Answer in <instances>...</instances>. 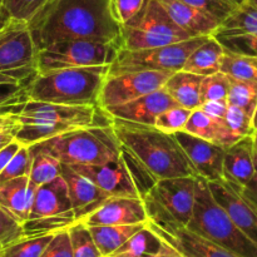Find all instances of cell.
<instances>
[{"label":"cell","instance_id":"obj_1","mask_svg":"<svg viewBox=\"0 0 257 257\" xmlns=\"http://www.w3.org/2000/svg\"><path fill=\"white\" fill-rule=\"evenodd\" d=\"M28 25L38 50L63 39L119 42L120 38V25L112 17L109 0H49Z\"/></svg>","mask_w":257,"mask_h":257},{"label":"cell","instance_id":"obj_2","mask_svg":"<svg viewBox=\"0 0 257 257\" xmlns=\"http://www.w3.org/2000/svg\"><path fill=\"white\" fill-rule=\"evenodd\" d=\"M113 130L120 145L132 151L158 181L176 177H198L173 133L156 125L113 118Z\"/></svg>","mask_w":257,"mask_h":257},{"label":"cell","instance_id":"obj_3","mask_svg":"<svg viewBox=\"0 0 257 257\" xmlns=\"http://www.w3.org/2000/svg\"><path fill=\"white\" fill-rule=\"evenodd\" d=\"M17 141L23 146L88 127H109L113 117L99 105H65L29 99L19 112Z\"/></svg>","mask_w":257,"mask_h":257},{"label":"cell","instance_id":"obj_4","mask_svg":"<svg viewBox=\"0 0 257 257\" xmlns=\"http://www.w3.org/2000/svg\"><path fill=\"white\" fill-rule=\"evenodd\" d=\"M109 67L64 68L39 73L29 89V99L65 105H99Z\"/></svg>","mask_w":257,"mask_h":257},{"label":"cell","instance_id":"obj_5","mask_svg":"<svg viewBox=\"0 0 257 257\" xmlns=\"http://www.w3.org/2000/svg\"><path fill=\"white\" fill-rule=\"evenodd\" d=\"M187 228L235 256L257 257L256 243L236 226L222 206L218 205L208 181L200 176L196 177L195 207Z\"/></svg>","mask_w":257,"mask_h":257},{"label":"cell","instance_id":"obj_6","mask_svg":"<svg viewBox=\"0 0 257 257\" xmlns=\"http://www.w3.org/2000/svg\"><path fill=\"white\" fill-rule=\"evenodd\" d=\"M30 148L50 153L64 165H102L119 158L120 142L109 125L70 131Z\"/></svg>","mask_w":257,"mask_h":257},{"label":"cell","instance_id":"obj_7","mask_svg":"<svg viewBox=\"0 0 257 257\" xmlns=\"http://www.w3.org/2000/svg\"><path fill=\"white\" fill-rule=\"evenodd\" d=\"M178 27L158 0H146L142 9L125 24L120 25V48L127 50L163 47L191 39Z\"/></svg>","mask_w":257,"mask_h":257},{"label":"cell","instance_id":"obj_8","mask_svg":"<svg viewBox=\"0 0 257 257\" xmlns=\"http://www.w3.org/2000/svg\"><path fill=\"white\" fill-rule=\"evenodd\" d=\"M117 40L63 39L53 42L38 50L39 73L64 68L112 65L120 52Z\"/></svg>","mask_w":257,"mask_h":257},{"label":"cell","instance_id":"obj_9","mask_svg":"<svg viewBox=\"0 0 257 257\" xmlns=\"http://www.w3.org/2000/svg\"><path fill=\"white\" fill-rule=\"evenodd\" d=\"M196 177L160 180L143 198L148 220L171 221L187 227L193 215Z\"/></svg>","mask_w":257,"mask_h":257},{"label":"cell","instance_id":"obj_10","mask_svg":"<svg viewBox=\"0 0 257 257\" xmlns=\"http://www.w3.org/2000/svg\"><path fill=\"white\" fill-rule=\"evenodd\" d=\"M210 37H195L175 44L147 49H120L117 59L109 67V74L136 70H162L176 73L182 70L191 53Z\"/></svg>","mask_w":257,"mask_h":257},{"label":"cell","instance_id":"obj_11","mask_svg":"<svg viewBox=\"0 0 257 257\" xmlns=\"http://www.w3.org/2000/svg\"><path fill=\"white\" fill-rule=\"evenodd\" d=\"M172 72L136 70L108 74L99 94L98 104L103 109L125 104L165 87Z\"/></svg>","mask_w":257,"mask_h":257},{"label":"cell","instance_id":"obj_12","mask_svg":"<svg viewBox=\"0 0 257 257\" xmlns=\"http://www.w3.org/2000/svg\"><path fill=\"white\" fill-rule=\"evenodd\" d=\"M38 68V48L27 22L13 19L0 30V72Z\"/></svg>","mask_w":257,"mask_h":257},{"label":"cell","instance_id":"obj_13","mask_svg":"<svg viewBox=\"0 0 257 257\" xmlns=\"http://www.w3.org/2000/svg\"><path fill=\"white\" fill-rule=\"evenodd\" d=\"M147 226L161 240L185 257H237L176 222L148 220Z\"/></svg>","mask_w":257,"mask_h":257},{"label":"cell","instance_id":"obj_14","mask_svg":"<svg viewBox=\"0 0 257 257\" xmlns=\"http://www.w3.org/2000/svg\"><path fill=\"white\" fill-rule=\"evenodd\" d=\"M173 135L200 177L208 182L223 180V158L226 148L186 131H178Z\"/></svg>","mask_w":257,"mask_h":257},{"label":"cell","instance_id":"obj_15","mask_svg":"<svg viewBox=\"0 0 257 257\" xmlns=\"http://www.w3.org/2000/svg\"><path fill=\"white\" fill-rule=\"evenodd\" d=\"M218 205L228 213L238 228L257 245V212L243 197L241 186L226 180L208 182Z\"/></svg>","mask_w":257,"mask_h":257},{"label":"cell","instance_id":"obj_16","mask_svg":"<svg viewBox=\"0 0 257 257\" xmlns=\"http://www.w3.org/2000/svg\"><path fill=\"white\" fill-rule=\"evenodd\" d=\"M72 167L89 178L109 197L141 198L120 156L118 160L102 165H75Z\"/></svg>","mask_w":257,"mask_h":257},{"label":"cell","instance_id":"obj_17","mask_svg":"<svg viewBox=\"0 0 257 257\" xmlns=\"http://www.w3.org/2000/svg\"><path fill=\"white\" fill-rule=\"evenodd\" d=\"M87 226H114L147 223L145 201L133 197H110L94 212L83 218Z\"/></svg>","mask_w":257,"mask_h":257},{"label":"cell","instance_id":"obj_18","mask_svg":"<svg viewBox=\"0 0 257 257\" xmlns=\"http://www.w3.org/2000/svg\"><path fill=\"white\" fill-rule=\"evenodd\" d=\"M178 105L173 98L168 94L165 88L155 90L143 97L128 102L125 104L105 109L113 118L140 123L146 125H155L156 119L162 112L168 108Z\"/></svg>","mask_w":257,"mask_h":257},{"label":"cell","instance_id":"obj_19","mask_svg":"<svg viewBox=\"0 0 257 257\" xmlns=\"http://www.w3.org/2000/svg\"><path fill=\"white\" fill-rule=\"evenodd\" d=\"M62 177L67 182L77 221L83 220L103 205L109 196L103 192L89 178L69 165H62Z\"/></svg>","mask_w":257,"mask_h":257},{"label":"cell","instance_id":"obj_20","mask_svg":"<svg viewBox=\"0 0 257 257\" xmlns=\"http://www.w3.org/2000/svg\"><path fill=\"white\" fill-rule=\"evenodd\" d=\"M38 74V68L0 72V114L24 107L29 100L30 87Z\"/></svg>","mask_w":257,"mask_h":257},{"label":"cell","instance_id":"obj_21","mask_svg":"<svg viewBox=\"0 0 257 257\" xmlns=\"http://www.w3.org/2000/svg\"><path fill=\"white\" fill-rule=\"evenodd\" d=\"M253 136L242 138L226 148L223 158V180L245 187L256 175Z\"/></svg>","mask_w":257,"mask_h":257},{"label":"cell","instance_id":"obj_22","mask_svg":"<svg viewBox=\"0 0 257 257\" xmlns=\"http://www.w3.org/2000/svg\"><path fill=\"white\" fill-rule=\"evenodd\" d=\"M173 22L192 37H212L221 25V20L196 9L181 0H158Z\"/></svg>","mask_w":257,"mask_h":257},{"label":"cell","instance_id":"obj_23","mask_svg":"<svg viewBox=\"0 0 257 257\" xmlns=\"http://www.w3.org/2000/svg\"><path fill=\"white\" fill-rule=\"evenodd\" d=\"M38 186L29 177H18L0 183V206L22 223L32 213Z\"/></svg>","mask_w":257,"mask_h":257},{"label":"cell","instance_id":"obj_24","mask_svg":"<svg viewBox=\"0 0 257 257\" xmlns=\"http://www.w3.org/2000/svg\"><path fill=\"white\" fill-rule=\"evenodd\" d=\"M72 210V200H70L67 182L60 175L52 182L45 183L37 188L29 220L62 215Z\"/></svg>","mask_w":257,"mask_h":257},{"label":"cell","instance_id":"obj_25","mask_svg":"<svg viewBox=\"0 0 257 257\" xmlns=\"http://www.w3.org/2000/svg\"><path fill=\"white\" fill-rule=\"evenodd\" d=\"M183 131L216 143V145L222 146L223 148H228L238 142L227 128L225 119L212 118L207 113L203 112L201 108L192 110V114Z\"/></svg>","mask_w":257,"mask_h":257},{"label":"cell","instance_id":"obj_26","mask_svg":"<svg viewBox=\"0 0 257 257\" xmlns=\"http://www.w3.org/2000/svg\"><path fill=\"white\" fill-rule=\"evenodd\" d=\"M203 78L205 77L202 75L193 74L186 70H178L168 78L163 88L178 105L193 110L202 104L201 84Z\"/></svg>","mask_w":257,"mask_h":257},{"label":"cell","instance_id":"obj_27","mask_svg":"<svg viewBox=\"0 0 257 257\" xmlns=\"http://www.w3.org/2000/svg\"><path fill=\"white\" fill-rule=\"evenodd\" d=\"M223 55H225V48L215 38L210 37L191 53L182 70L202 77H208L221 72Z\"/></svg>","mask_w":257,"mask_h":257},{"label":"cell","instance_id":"obj_28","mask_svg":"<svg viewBox=\"0 0 257 257\" xmlns=\"http://www.w3.org/2000/svg\"><path fill=\"white\" fill-rule=\"evenodd\" d=\"M146 223L138 225H114V226H88L93 238L103 257L112 256L120 246L124 245L137 231L145 227Z\"/></svg>","mask_w":257,"mask_h":257},{"label":"cell","instance_id":"obj_29","mask_svg":"<svg viewBox=\"0 0 257 257\" xmlns=\"http://www.w3.org/2000/svg\"><path fill=\"white\" fill-rule=\"evenodd\" d=\"M162 246L163 241L146 223L109 257H156Z\"/></svg>","mask_w":257,"mask_h":257},{"label":"cell","instance_id":"obj_30","mask_svg":"<svg viewBox=\"0 0 257 257\" xmlns=\"http://www.w3.org/2000/svg\"><path fill=\"white\" fill-rule=\"evenodd\" d=\"M120 158L124 162L125 168H127L128 173H130L132 182L135 183L136 188H137L138 193H140L141 198H145L148 193L151 192L158 180L156 176L151 172L147 168V166L135 155L131 150L127 147L120 145Z\"/></svg>","mask_w":257,"mask_h":257},{"label":"cell","instance_id":"obj_31","mask_svg":"<svg viewBox=\"0 0 257 257\" xmlns=\"http://www.w3.org/2000/svg\"><path fill=\"white\" fill-rule=\"evenodd\" d=\"M216 32L237 33V34H257V8L248 3L238 5L221 23Z\"/></svg>","mask_w":257,"mask_h":257},{"label":"cell","instance_id":"obj_32","mask_svg":"<svg viewBox=\"0 0 257 257\" xmlns=\"http://www.w3.org/2000/svg\"><path fill=\"white\" fill-rule=\"evenodd\" d=\"M221 72L235 79L257 83V55L236 54L225 49Z\"/></svg>","mask_w":257,"mask_h":257},{"label":"cell","instance_id":"obj_33","mask_svg":"<svg viewBox=\"0 0 257 257\" xmlns=\"http://www.w3.org/2000/svg\"><path fill=\"white\" fill-rule=\"evenodd\" d=\"M30 152L33 155V165L29 178L34 185L39 187L45 183L52 182L53 180L62 175L63 163L54 156L43 152V151L32 150V148H30Z\"/></svg>","mask_w":257,"mask_h":257},{"label":"cell","instance_id":"obj_34","mask_svg":"<svg viewBox=\"0 0 257 257\" xmlns=\"http://www.w3.org/2000/svg\"><path fill=\"white\" fill-rule=\"evenodd\" d=\"M77 221L74 211H68L62 215L48 216V217L28 220L23 223L24 236H38L57 233L62 230H68Z\"/></svg>","mask_w":257,"mask_h":257},{"label":"cell","instance_id":"obj_35","mask_svg":"<svg viewBox=\"0 0 257 257\" xmlns=\"http://www.w3.org/2000/svg\"><path fill=\"white\" fill-rule=\"evenodd\" d=\"M54 235L23 236L19 240L3 246L2 257H40Z\"/></svg>","mask_w":257,"mask_h":257},{"label":"cell","instance_id":"obj_36","mask_svg":"<svg viewBox=\"0 0 257 257\" xmlns=\"http://www.w3.org/2000/svg\"><path fill=\"white\" fill-rule=\"evenodd\" d=\"M228 104L236 105L252 117L257 105V83L235 79L230 77Z\"/></svg>","mask_w":257,"mask_h":257},{"label":"cell","instance_id":"obj_37","mask_svg":"<svg viewBox=\"0 0 257 257\" xmlns=\"http://www.w3.org/2000/svg\"><path fill=\"white\" fill-rule=\"evenodd\" d=\"M68 232L72 242L73 257H103L89 227L83 221H75Z\"/></svg>","mask_w":257,"mask_h":257},{"label":"cell","instance_id":"obj_38","mask_svg":"<svg viewBox=\"0 0 257 257\" xmlns=\"http://www.w3.org/2000/svg\"><path fill=\"white\" fill-rule=\"evenodd\" d=\"M230 89V77L222 72L205 77L201 84V102L226 100Z\"/></svg>","mask_w":257,"mask_h":257},{"label":"cell","instance_id":"obj_39","mask_svg":"<svg viewBox=\"0 0 257 257\" xmlns=\"http://www.w3.org/2000/svg\"><path fill=\"white\" fill-rule=\"evenodd\" d=\"M225 123L237 141L248 137V136H253L255 133L252 117L236 105L228 104L227 113L225 115Z\"/></svg>","mask_w":257,"mask_h":257},{"label":"cell","instance_id":"obj_40","mask_svg":"<svg viewBox=\"0 0 257 257\" xmlns=\"http://www.w3.org/2000/svg\"><path fill=\"white\" fill-rule=\"evenodd\" d=\"M191 114H192V110L188 108L175 105L161 113L156 119L155 125L163 132L176 133L178 131L185 130Z\"/></svg>","mask_w":257,"mask_h":257},{"label":"cell","instance_id":"obj_41","mask_svg":"<svg viewBox=\"0 0 257 257\" xmlns=\"http://www.w3.org/2000/svg\"><path fill=\"white\" fill-rule=\"evenodd\" d=\"M33 165V155L28 146H22L9 165L0 172V183L18 177H29Z\"/></svg>","mask_w":257,"mask_h":257},{"label":"cell","instance_id":"obj_42","mask_svg":"<svg viewBox=\"0 0 257 257\" xmlns=\"http://www.w3.org/2000/svg\"><path fill=\"white\" fill-rule=\"evenodd\" d=\"M49 0H3L10 17L29 23Z\"/></svg>","mask_w":257,"mask_h":257},{"label":"cell","instance_id":"obj_43","mask_svg":"<svg viewBox=\"0 0 257 257\" xmlns=\"http://www.w3.org/2000/svg\"><path fill=\"white\" fill-rule=\"evenodd\" d=\"M24 236V227L10 212L0 206V245L7 246Z\"/></svg>","mask_w":257,"mask_h":257},{"label":"cell","instance_id":"obj_44","mask_svg":"<svg viewBox=\"0 0 257 257\" xmlns=\"http://www.w3.org/2000/svg\"><path fill=\"white\" fill-rule=\"evenodd\" d=\"M145 3L146 0H109L110 13L115 22L123 25L138 14Z\"/></svg>","mask_w":257,"mask_h":257},{"label":"cell","instance_id":"obj_45","mask_svg":"<svg viewBox=\"0 0 257 257\" xmlns=\"http://www.w3.org/2000/svg\"><path fill=\"white\" fill-rule=\"evenodd\" d=\"M20 110L22 109L0 114V150L17 141V136L20 130V122L18 117Z\"/></svg>","mask_w":257,"mask_h":257},{"label":"cell","instance_id":"obj_46","mask_svg":"<svg viewBox=\"0 0 257 257\" xmlns=\"http://www.w3.org/2000/svg\"><path fill=\"white\" fill-rule=\"evenodd\" d=\"M181 2L186 3L201 12L207 13L212 17H216L221 22H223L235 9L233 5L228 4L225 0H181Z\"/></svg>","mask_w":257,"mask_h":257},{"label":"cell","instance_id":"obj_47","mask_svg":"<svg viewBox=\"0 0 257 257\" xmlns=\"http://www.w3.org/2000/svg\"><path fill=\"white\" fill-rule=\"evenodd\" d=\"M40 257H73L72 242L68 230L55 233Z\"/></svg>","mask_w":257,"mask_h":257},{"label":"cell","instance_id":"obj_48","mask_svg":"<svg viewBox=\"0 0 257 257\" xmlns=\"http://www.w3.org/2000/svg\"><path fill=\"white\" fill-rule=\"evenodd\" d=\"M200 108L212 118H216V119H225V115L227 113L228 103L226 100H208V102H203L200 105Z\"/></svg>","mask_w":257,"mask_h":257},{"label":"cell","instance_id":"obj_49","mask_svg":"<svg viewBox=\"0 0 257 257\" xmlns=\"http://www.w3.org/2000/svg\"><path fill=\"white\" fill-rule=\"evenodd\" d=\"M22 146L23 145H20L18 141H14V142H12L10 145H8L7 147L0 150V172L9 165L10 161L13 160V157H14L18 153V151L22 148Z\"/></svg>","mask_w":257,"mask_h":257},{"label":"cell","instance_id":"obj_50","mask_svg":"<svg viewBox=\"0 0 257 257\" xmlns=\"http://www.w3.org/2000/svg\"><path fill=\"white\" fill-rule=\"evenodd\" d=\"M241 192L257 212V173L245 187H241Z\"/></svg>","mask_w":257,"mask_h":257},{"label":"cell","instance_id":"obj_51","mask_svg":"<svg viewBox=\"0 0 257 257\" xmlns=\"http://www.w3.org/2000/svg\"><path fill=\"white\" fill-rule=\"evenodd\" d=\"M156 257H185V256H183L182 253L178 252L177 250H175L172 246H170L168 243H166L165 241H163L162 248H161L160 253H158Z\"/></svg>","mask_w":257,"mask_h":257},{"label":"cell","instance_id":"obj_52","mask_svg":"<svg viewBox=\"0 0 257 257\" xmlns=\"http://www.w3.org/2000/svg\"><path fill=\"white\" fill-rule=\"evenodd\" d=\"M12 20L13 18L10 17L9 12L4 7V3H3V0H0V30L4 29Z\"/></svg>","mask_w":257,"mask_h":257},{"label":"cell","instance_id":"obj_53","mask_svg":"<svg viewBox=\"0 0 257 257\" xmlns=\"http://www.w3.org/2000/svg\"><path fill=\"white\" fill-rule=\"evenodd\" d=\"M225 2H226V3H228V4L233 5V7H235V8H237L238 5L243 4V3H245L246 0H225Z\"/></svg>","mask_w":257,"mask_h":257},{"label":"cell","instance_id":"obj_54","mask_svg":"<svg viewBox=\"0 0 257 257\" xmlns=\"http://www.w3.org/2000/svg\"><path fill=\"white\" fill-rule=\"evenodd\" d=\"M252 124H253V128H255V131H257V105L255 108V112H253L252 114Z\"/></svg>","mask_w":257,"mask_h":257},{"label":"cell","instance_id":"obj_55","mask_svg":"<svg viewBox=\"0 0 257 257\" xmlns=\"http://www.w3.org/2000/svg\"><path fill=\"white\" fill-rule=\"evenodd\" d=\"M246 3H248V4H251L252 7L257 8V0H246Z\"/></svg>","mask_w":257,"mask_h":257},{"label":"cell","instance_id":"obj_56","mask_svg":"<svg viewBox=\"0 0 257 257\" xmlns=\"http://www.w3.org/2000/svg\"><path fill=\"white\" fill-rule=\"evenodd\" d=\"M253 143H255V148L257 150V131L253 133Z\"/></svg>","mask_w":257,"mask_h":257},{"label":"cell","instance_id":"obj_57","mask_svg":"<svg viewBox=\"0 0 257 257\" xmlns=\"http://www.w3.org/2000/svg\"><path fill=\"white\" fill-rule=\"evenodd\" d=\"M255 167H256V172H257V150L255 148Z\"/></svg>","mask_w":257,"mask_h":257},{"label":"cell","instance_id":"obj_58","mask_svg":"<svg viewBox=\"0 0 257 257\" xmlns=\"http://www.w3.org/2000/svg\"><path fill=\"white\" fill-rule=\"evenodd\" d=\"M2 251H3V246L0 245V257H2Z\"/></svg>","mask_w":257,"mask_h":257}]
</instances>
